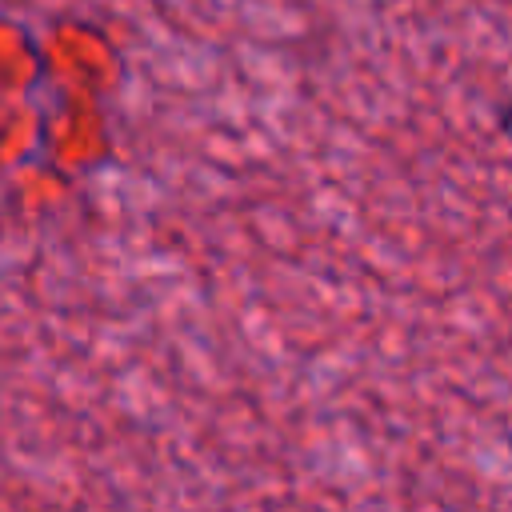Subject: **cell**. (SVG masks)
Wrapping results in <instances>:
<instances>
[{
	"label": "cell",
	"instance_id": "obj_1",
	"mask_svg": "<svg viewBox=\"0 0 512 512\" xmlns=\"http://www.w3.org/2000/svg\"><path fill=\"white\" fill-rule=\"evenodd\" d=\"M500 124H504V128L512 124V108H504V112H500Z\"/></svg>",
	"mask_w": 512,
	"mask_h": 512
}]
</instances>
